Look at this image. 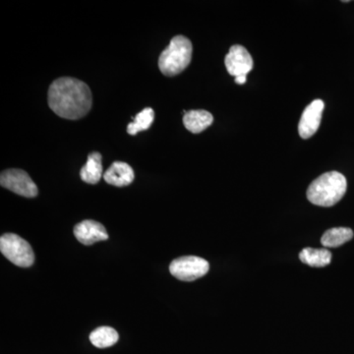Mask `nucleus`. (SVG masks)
Here are the masks:
<instances>
[{"label":"nucleus","mask_w":354,"mask_h":354,"mask_svg":"<svg viewBox=\"0 0 354 354\" xmlns=\"http://www.w3.org/2000/svg\"><path fill=\"white\" fill-rule=\"evenodd\" d=\"M48 106L59 118L80 120L92 109V92L87 84L72 77H62L51 83Z\"/></svg>","instance_id":"obj_1"},{"label":"nucleus","mask_w":354,"mask_h":354,"mask_svg":"<svg viewBox=\"0 0 354 354\" xmlns=\"http://www.w3.org/2000/svg\"><path fill=\"white\" fill-rule=\"evenodd\" d=\"M348 183L344 174L337 171L326 172L310 184L307 198L312 204L332 207L344 196Z\"/></svg>","instance_id":"obj_2"},{"label":"nucleus","mask_w":354,"mask_h":354,"mask_svg":"<svg viewBox=\"0 0 354 354\" xmlns=\"http://www.w3.org/2000/svg\"><path fill=\"white\" fill-rule=\"evenodd\" d=\"M193 46L186 37L176 36L158 58V68L165 76L178 75L187 68L192 59Z\"/></svg>","instance_id":"obj_3"},{"label":"nucleus","mask_w":354,"mask_h":354,"mask_svg":"<svg viewBox=\"0 0 354 354\" xmlns=\"http://www.w3.org/2000/svg\"><path fill=\"white\" fill-rule=\"evenodd\" d=\"M0 251L6 259L18 267H31L35 262V254L32 246L14 234H6L0 237Z\"/></svg>","instance_id":"obj_4"},{"label":"nucleus","mask_w":354,"mask_h":354,"mask_svg":"<svg viewBox=\"0 0 354 354\" xmlns=\"http://www.w3.org/2000/svg\"><path fill=\"white\" fill-rule=\"evenodd\" d=\"M208 261L197 256H183L172 261L169 272L174 278L183 281H193L209 272Z\"/></svg>","instance_id":"obj_5"},{"label":"nucleus","mask_w":354,"mask_h":354,"mask_svg":"<svg viewBox=\"0 0 354 354\" xmlns=\"http://www.w3.org/2000/svg\"><path fill=\"white\" fill-rule=\"evenodd\" d=\"M0 184L20 196L34 198L38 195V187L31 177L23 169H10L1 172Z\"/></svg>","instance_id":"obj_6"},{"label":"nucleus","mask_w":354,"mask_h":354,"mask_svg":"<svg viewBox=\"0 0 354 354\" xmlns=\"http://www.w3.org/2000/svg\"><path fill=\"white\" fill-rule=\"evenodd\" d=\"M225 64L228 73L236 78L239 76L247 75L252 70L253 59L244 46L234 44L225 58Z\"/></svg>","instance_id":"obj_7"},{"label":"nucleus","mask_w":354,"mask_h":354,"mask_svg":"<svg viewBox=\"0 0 354 354\" xmlns=\"http://www.w3.org/2000/svg\"><path fill=\"white\" fill-rule=\"evenodd\" d=\"M322 100H315L304 109L298 124V132L302 139H309L319 129L324 111Z\"/></svg>","instance_id":"obj_8"},{"label":"nucleus","mask_w":354,"mask_h":354,"mask_svg":"<svg viewBox=\"0 0 354 354\" xmlns=\"http://www.w3.org/2000/svg\"><path fill=\"white\" fill-rule=\"evenodd\" d=\"M74 235L77 241L84 245H92L95 242L109 239L106 228L99 221L86 220L81 221L74 227Z\"/></svg>","instance_id":"obj_9"},{"label":"nucleus","mask_w":354,"mask_h":354,"mask_svg":"<svg viewBox=\"0 0 354 354\" xmlns=\"http://www.w3.org/2000/svg\"><path fill=\"white\" fill-rule=\"evenodd\" d=\"M134 177L132 167L123 162H114L104 174V181L116 187L130 185L134 180Z\"/></svg>","instance_id":"obj_10"},{"label":"nucleus","mask_w":354,"mask_h":354,"mask_svg":"<svg viewBox=\"0 0 354 354\" xmlns=\"http://www.w3.org/2000/svg\"><path fill=\"white\" fill-rule=\"evenodd\" d=\"M214 118L209 111H186L183 116V124L188 131L198 134L206 130L211 127L213 123Z\"/></svg>","instance_id":"obj_11"},{"label":"nucleus","mask_w":354,"mask_h":354,"mask_svg":"<svg viewBox=\"0 0 354 354\" xmlns=\"http://www.w3.org/2000/svg\"><path fill=\"white\" fill-rule=\"evenodd\" d=\"M102 155L99 152H93L88 156L86 165L81 169L80 176L84 183L97 184L102 176Z\"/></svg>","instance_id":"obj_12"},{"label":"nucleus","mask_w":354,"mask_h":354,"mask_svg":"<svg viewBox=\"0 0 354 354\" xmlns=\"http://www.w3.org/2000/svg\"><path fill=\"white\" fill-rule=\"evenodd\" d=\"M299 259L310 267L322 268L330 264L332 253L328 249L304 248L299 254Z\"/></svg>","instance_id":"obj_13"},{"label":"nucleus","mask_w":354,"mask_h":354,"mask_svg":"<svg viewBox=\"0 0 354 354\" xmlns=\"http://www.w3.org/2000/svg\"><path fill=\"white\" fill-rule=\"evenodd\" d=\"M353 237V230L348 227L330 228L323 234L321 243L327 248H335L351 241Z\"/></svg>","instance_id":"obj_14"},{"label":"nucleus","mask_w":354,"mask_h":354,"mask_svg":"<svg viewBox=\"0 0 354 354\" xmlns=\"http://www.w3.org/2000/svg\"><path fill=\"white\" fill-rule=\"evenodd\" d=\"M120 339L118 333L113 328L100 327L93 330L90 335V341L99 348H109L118 342Z\"/></svg>","instance_id":"obj_15"},{"label":"nucleus","mask_w":354,"mask_h":354,"mask_svg":"<svg viewBox=\"0 0 354 354\" xmlns=\"http://www.w3.org/2000/svg\"><path fill=\"white\" fill-rule=\"evenodd\" d=\"M155 120V111L153 109L147 108L140 111L135 116L133 122H130L127 127V133L129 135H136L137 133L145 131L151 127Z\"/></svg>","instance_id":"obj_16"},{"label":"nucleus","mask_w":354,"mask_h":354,"mask_svg":"<svg viewBox=\"0 0 354 354\" xmlns=\"http://www.w3.org/2000/svg\"><path fill=\"white\" fill-rule=\"evenodd\" d=\"M247 79V75H241L236 77L235 78V83L239 84V85H243V84H245Z\"/></svg>","instance_id":"obj_17"}]
</instances>
